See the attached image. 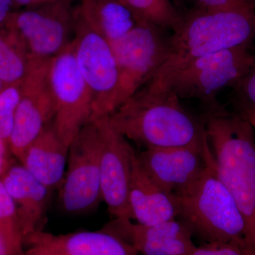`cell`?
Returning <instances> with one entry per match:
<instances>
[{
    "label": "cell",
    "instance_id": "cell-10",
    "mask_svg": "<svg viewBox=\"0 0 255 255\" xmlns=\"http://www.w3.org/2000/svg\"><path fill=\"white\" fill-rule=\"evenodd\" d=\"M48 78L55 104L52 124L58 136L70 146L93 114L91 94L78 68L72 43L50 60Z\"/></svg>",
    "mask_w": 255,
    "mask_h": 255
},
{
    "label": "cell",
    "instance_id": "cell-8",
    "mask_svg": "<svg viewBox=\"0 0 255 255\" xmlns=\"http://www.w3.org/2000/svg\"><path fill=\"white\" fill-rule=\"evenodd\" d=\"M164 29L139 21L127 35L111 43L119 73V107L145 86L168 56L170 36Z\"/></svg>",
    "mask_w": 255,
    "mask_h": 255
},
{
    "label": "cell",
    "instance_id": "cell-30",
    "mask_svg": "<svg viewBox=\"0 0 255 255\" xmlns=\"http://www.w3.org/2000/svg\"><path fill=\"white\" fill-rule=\"evenodd\" d=\"M0 255H10L6 243L1 236H0Z\"/></svg>",
    "mask_w": 255,
    "mask_h": 255
},
{
    "label": "cell",
    "instance_id": "cell-17",
    "mask_svg": "<svg viewBox=\"0 0 255 255\" xmlns=\"http://www.w3.org/2000/svg\"><path fill=\"white\" fill-rule=\"evenodd\" d=\"M128 203L132 221L150 226L177 217L172 197L152 181L140 162L138 152L132 148L130 157Z\"/></svg>",
    "mask_w": 255,
    "mask_h": 255
},
{
    "label": "cell",
    "instance_id": "cell-12",
    "mask_svg": "<svg viewBox=\"0 0 255 255\" xmlns=\"http://www.w3.org/2000/svg\"><path fill=\"white\" fill-rule=\"evenodd\" d=\"M50 62L32 60L29 73L21 83V100L9 140L10 150L18 162L54 119V100L48 78Z\"/></svg>",
    "mask_w": 255,
    "mask_h": 255
},
{
    "label": "cell",
    "instance_id": "cell-1",
    "mask_svg": "<svg viewBox=\"0 0 255 255\" xmlns=\"http://www.w3.org/2000/svg\"><path fill=\"white\" fill-rule=\"evenodd\" d=\"M204 124L215 168L244 222L241 255H255V128L222 105L206 110Z\"/></svg>",
    "mask_w": 255,
    "mask_h": 255
},
{
    "label": "cell",
    "instance_id": "cell-3",
    "mask_svg": "<svg viewBox=\"0 0 255 255\" xmlns=\"http://www.w3.org/2000/svg\"><path fill=\"white\" fill-rule=\"evenodd\" d=\"M237 47L255 49V0L229 9L198 8L170 36L167 60L148 85L158 86L199 57Z\"/></svg>",
    "mask_w": 255,
    "mask_h": 255
},
{
    "label": "cell",
    "instance_id": "cell-15",
    "mask_svg": "<svg viewBox=\"0 0 255 255\" xmlns=\"http://www.w3.org/2000/svg\"><path fill=\"white\" fill-rule=\"evenodd\" d=\"M103 228L122 238L142 255H189L196 247L190 228L176 219L150 226L131 220L114 219Z\"/></svg>",
    "mask_w": 255,
    "mask_h": 255
},
{
    "label": "cell",
    "instance_id": "cell-13",
    "mask_svg": "<svg viewBox=\"0 0 255 255\" xmlns=\"http://www.w3.org/2000/svg\"><path fill=\"white\" fill-rule=\"evenodd\" d=\"M210 146L152 147L138 152L140 162L151 179L167 195H176L190 187L206 168Z\"/></svg>",
    "mask_w": 255,
    "mask_h": 255
},
{
    "label": "cell",
    "instance_id": "cell-21",
    "mask_svg": "<svg viewBox=\"0 0 255 255\" xmlns=\"http://www.w3.org/2000/svg\"><path fill=\"white\" fill-rule=\"evenodd\" d=\"M135 15L137 21H145L162 29L175 31L184 16L169 0H120Z\"/></svg>",
    "mask_w": 255,
    "mask_h": 255
},
{
    "label": "cell",
    "instance_id": "cell-11",
    "mask_svg": "<svg viewBox=\"0 0 255 255\" xmlns=\"http://www.w3.org/2000/svg\"><path fill=\"white\" fill-rule=\"evenodd\" d=\"M92 121L95 122L100 137L102 201L114 219L132 221L128 191L133 147L114 127L110 116Z\"/></svg>",
    "mask_w": 255,
    "mask_h": 255
},
{
    "label": "cell",
    "instance_id": "cell-27",
    "mask_svg": "<svg viewBox=\"0 0 255 255\" xmlns=\"http://www.w3.org/2000/svg\"><path fill=\"white\" fill-rule=\"evenodd\" d=\"M11 155H13L9 144L0 137V179L13 161Z\"/></svg>",
    "mask_w": 255,
    "mask_h": 255
},
{
    "label": "cell",
    "instance_id": "cell-25",
    "mask_svg": "<svg viewBox=\"0 0 255 255\" xmlns=\"http://www.w3.org/2000/svg\"><path fill=\"white\" fill-rule=\"evenodd\" d=\"M189 255H242L237 246L231 243H211L196 247Z\"/></svg>",
    "mask_w": 255,
    "mask_h": 255
},
{
    "label": "cell",
    "instance_id": "cell-24",
    "mask_svg": "<svg viewBox=\"0 0 255 255\" xmlns=\"http://www.w3.org/2000/svg\"><path fill=\"white\" fill-rule=\"evenodd\" d=\"M233 89L238 101L255 107V56L248 73Z\"/></svg>",
    "mask_w": 255,
    "mask_h": 255
},
{
    "label": "cell",
    "instance_id": "cell-20",
    "mask_svg": "<svg viewBox=\"0 0 255 255\" xmlns=\"http://www.w3.org/2000/svg\"><path fill=\"white\" fill-rule=\"evenodd\" d=\"M32 60L24 43L7 26L0 29V80L5 86L20 85L29 73Z\"/></svg>",
    "mask_w": 255,
    "mask_h": 255
},
{
    "label": "cell",
    "instance_id": "cell-18",
    "mask_svg": "<svg viewBox=\"0 0 255 255\" xmlns=\"http://www.w3.org/2000/svg\"><path fill=\"white\" fill-rule=\"evenodd\" d=\"M69 146L47 125L25 152L20 163L53 192L63 181L68 162Z\"/></svg>",
    "mask_w": 255,
    "mask_h": 255
},
{
    "label": "cell",
    "instance_id": "cell-5",
    "mask_svg": "<svg viewBox=\"0 0 255 255\" xmlns=\"http://www.w3.org/2000/svg\"><path fill=\"white\" fill-rule=\"evenodd\" d=\"M246 47H237L199 57L184 65L155 90H169L180 99L199 100L206 110L221 105L217 96L237 85L248 73L255 55Z\"/></svg>",
    "mask_w": 255,
    "mask_h": 255
},
{
    "label": "cell",
    "instance_id": "cell-28",
    "mask_svg": "<svg viewBox=\"0 0 255 255\" xmlns=\"http://www.w3.org/2000/svg\"><path fill=\"white\" fill-rule=\"evenodd\" d=\"M16 6L14 0H0V29L6 26Z\"/></svg>",
    "mask_w": 255,
    "mask_h": 255
},
{
    "label": "cell",
    "instance_id": "cell-6",
    "mask_svg": "<svg viewBox=\"0 0 255 255\" xmlns=\"http://www.w3.org/2000/svg\"><path fill=\"white\" fill-rule=\"evenodd\" d=\"M74 54L92 96V120L119 107V73L110 42L92 27L75 6ZM91 120V121H92Z\"/></svg>",
    "mask_w": 255,
    "mask_h": 255
},
{
    "label": "cell",
    "instance_id": "cell-26",
    "mask_svg": "<svg viewBox=\"0 0 255 255\" xmlns=\"http://www.w3.org/2000/svg\"><path fill=\"white\" fill-rule=\"evenodd\" d=\"M252 0H197L199 8L216 11L233 9L248 4Z\"/></svg>",
    "mask_w": 255,
    "mask_h": 255
},
{
    "label": "cell",
    "instance_id": "cell-23",
    "mask_svg": "<svg viewBox=\"0 0 255 255\" xmlns=\"http://www.w3.org/2000/svg\"><path fill=\"white\" fill-rule=\"evenodd\" d=\"M21 97V84L8 85L0 92V136L8 138L14 129V117Z\"/></svg>",
    "mask_w": 255,
    "mask_h": 255
},
{
    "label": "cell",
    "instance_id": "cell-2",
    "mask_svg": "<svg viewBox=\"0 0 255 255\" xmlns=\"http://www.w3.org/2000/svg\"><path fill=\"white\" fill-rule=\"evenodd\" d=\"M169 90L146 85L110 115L114 127L128 140L146 148L209 147L204 124L183 107Z\"/></svg>",
    "mask_w": 255,
    "mask_h": 255
},
{
    "label": "cell",
    "instance_id": "cell-29",
    "mask_svg": "<svg viewBox=\"0 0 255 255\" xmlns=\"http://www.w3.org/2000/svg\"><path fill=\"white\" fill-rule=\"evenodd\" d=\"M238 114L246 119L255 128V107L238 100Z\"/></svg>",
    "mask_w": 255,
    "mask_h": 255
},
{
    "label": "cell",
    "instance_id": "cell-9",
    "mask_svg": "<svg viewBox=\"0 0 255 255\" xmlns=\"http://www.w3.org/2000/svg\"><path fill=\"white\" fill-rule=\"evenodd\" d=\"M58 191V206L66 214H86L102 202L100 142L94 121L82 128L69 146L66 169Z\"/></svg>",
    "mask_w": 255,
    "mask_h": 255
},
{
    "label": "cell",
    "instance_id": "cell-14",
    "mask_svg": "<svg viewBox=\"0 0 255 255\" xmlns=\"http://www.w3.org/2000/svg\"><path fill=\"white\" fill-rule=\"evenodd\" d=\"M21 255H138L122 238L102 228L55 235L41 230L24 238Z\"/></svg>",
    "mask_w": 255,
    "mask_h": 255
},
{
    "label": "cell",
    "instance_id": "cell-16",
    "mask_svg": "<svg viewBox=\"0 0 255 255\" xmlns=\"http://www.w3.org/2000/svg\"><path fill=\"white\" fill-rule=\"evenodd\" d=\"M1 180L16 205L24 238L43 230L52 191L14 159Z\"/></svg>",
    "mask_w": 255,
    "mask_h": 255
},
{
    "label": "cell",
    "instance_id": "cell-19",
    "mask_svg": "<svg viewBox=\"0 0 255 255\" xmlns=\"http://www.w3.org/2000/svg\"><path fill=\"white\" fill-rule=\"evenodd\" d=\"M78 8L87 22L110 43L127 35L138 22L120 0H81Z\"/></svg>",
    "mask_w": 255,
    "mask_h": 255
},
{
    "label": "cell",
    "instance_id": "cell-4",
    "mask_svg": "<svg viewBox=\"0 0 255 255\" xmlns=\"http://www.w3.org/2000/svg\"><path fill=\"white\" fill-rule=\"evenodd\" d=\"M177 217L205 243H231L241 251L245 225L232 194L220 179L211 152L199 177L172 196Z\"/></svg>",
    "mask_w": 255,
    "mask_h": 255
},
{
    "label": "cell",
    "instance_id": "cell-22",
    "mask_svg": "<svg viewBox=\"0 0 255 255\" xmlns=\"http://www.w3.org/2000/svg\"><path fill=\"white\" fill-rule=\"evenodd\" d=\"M0 236L2 237L10 255H21L24 250L23 236L17 211L0 179Z\"/></svg>",
    "mask_w": 255,
    "mask_h": 255
},
{
    "label": "cell",
    "instance_id": "cell-31",
    "mask_svg": "<svg viewBox=\"0 0 255 255\" xmlns=\"http://www.w3.org/2000/svg\"><path fill=\"white\" fill-rule=\"evenodd\" d=\"M5 87L6 86H5L4 84L0 80V92L2 91L3 89H4Z\"/></svg>",
    "mask_w": 255,
    "mask_h": 255
},
{
    "label": "cell",
    "instance_id": "cell-7",
    "mask_svg": "<svg viewBox=\"0 0 255 255\" xmlns=\"http://www.w3.org/2000/svg\"><path fill=\"white\" fill-rule=\"evenodd\" d=\"M72 0H49L15 10L6 26L24 43L31 59L50 61L73 41L75 6Z\"/></svg>",
    "mask_w": 255,
    "mask_h": 255
}]
</instances>
